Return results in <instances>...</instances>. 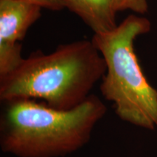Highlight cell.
<instances>
[{
  "instance_id": "7a4b0ae2",
  "label": "cell",
  "mask_w": 157,
  "mask_h": 157,
  "mask_svg": "<svg viewBox=\"0 0 157 157\" xmlns=\"http://www.w3.org/2000/svg\"><path fill=\"white\" fill-rule=\"evenodd\" d=\"M106 71L92 40L61 44L50 54L34 52L13 72L0 78V100H42L68 111L82 104Z\"/></svg>"
},
{
  "instance_id": "5b68a950",
  "label": "cell",
  "mask_w": 157,
  "mask_h": 157,
  "mask_svg": "<svg viewBox=\"0 0 157 157\" xmlns=\"http://www.w3.org/2000/svg\"><path fill=\"white\" fill-rule=\"evenodd\" d=\"M66 8L94 31L105 34L117 27L113 0H64Z\"/></svg>"
},
{
  "instance_id": "277c9868",
  "label": "cell",
  "mask_w": 157,
  "mask_h": 157,
  "mask_svg": "<svg viewBox=\"0 0 157 157\" xmlns=\"http://www.w3.org/2000/svg\"><path fill=\"white\" fill-rule=\"evenodd\" d=\"M42 9L23 0H0V78L13 72L24 60L19 42L40 18Z\"/></svg>"
},
{
  "instance_id": "3957f363",
  "label": "cell",
  "mask_w": 157,
  "mask_h": 157,
  "mask_svg": "<svg viewBox=\"0 0 157 157\" xmlns=\"http://www.w3.org/2000/svg\"><path fill=\"white\" fill-rule=\"evenodd\" d=\"M151 23L129 15L113 31L95 34L92 41L105 60L100 86L102 95L113 104L119 119L147 129H157V90L149 84L134 50V41L148 33Z\"/></svg>"
},
{
  "instance_id": "52a82bcc",
  "label": "cell",
  "mask_w": 157,
  "mask_h": 157,
  "mask_svg": "<svg viewBox=\"0 0 157 157\" xmlns=\"http://www.w3.org/2000/svg\"><path fill=\"white\" fill-rule=\"evenodd\" d=\"M51 11H60L66 8L64 0H23Z\"/></svg>"
},
{
  "instance_id": "8992f818",
  "label": "cell",
  "mask_w": 157,
  "mask_h": 157,
  "mask_svg": "<svg viewBox=\"0 0 157 157\" xmlns=\"http://www.w3.org/2000/svg\"><path fill=\"white\" fill-rule=\"evenodd\" d=\"M113 7L116 13L131 10L143 15L148 12L147 0H113Z\"/></svg>"
},
{
  "instance_id": "6da1fadb",
  "label": "cell",
  "mask_w": 157,
  "mask_h": 157,
  "mask_svg": "<svg viewBox=\"0 0 157 157\" xmlns=\"http://www.w3.org/2000/svg\"><path fill=\"white\" fill-rule=\"evenodd\" d=\"M0 147L17 157H64L87 144L107 108L91 94L79 105L60 111L36 100L3 102Z\"/></svg>"
}]
</instances>
